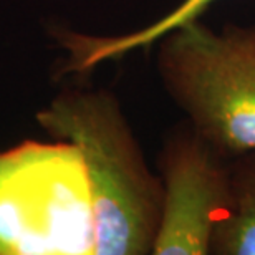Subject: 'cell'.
<instances>
[{
    "instance_id": "1",
    "label": "cell",
    "mask_w": 255,
    "mask_h": 255,
    "mask_svg": "<svg viewBox=\"0 0 255 255\" xmlns=\"http://www.w3.org/2000/svg\"><path fill=\"white\" fill-rule=\"evenodd\" d=\"M38 121L85 157L95 192V254H151L162 182L146 166L118 101L106 91H71L40 113Z\"/></svg>"
},
{
    "instance_id": "2",
    "label": "cell",
    "mask_w": 255,
    "mask_h": 255,
    "mask_svg": "<svg viewBox=\"0 0 255 255\" xmlns=\"http://www.w3.org/2000/svg\"><path fill=\"white\" fill-rule=\"evenodd\" d=\"M156 43L162 85L192 129L229 159L255 149V22L214 30L197 18Z\"/></svg>"
},
{
    "instance_id": "3",
    "label": "cell",
    "mask_w": 255,
    "mask_h": 255,
    "mask_svg": "<svg viewBox=\"0 0 255 255\" xmlns=\"http://www.w3.org/2000/svg\"><path fill=\"white\" fill-rule=\"evenodd\" d=\"M95 192L73 142L0 154V255L95 254Z\"/></svg>"
},
{
    "instance_id": "4",
    "label": "cell",
    "mask_w": 255,
    "mask_h": 255,
    "mask_svg": "<svg viewBox=\"0 0 255 255\" xmlns=\"http://www.w3.org/2000/svg\"><path fill=\"white\" fill-rule=\"evenodd\" d=\"M229 161L187 121L172 132L159 154L162 211L151 254L209 255L231 199Z\"/></svg>"
},
{
    "instance_id": "5",
    "label": "cell",
    "mask_w": 255,
    "mask_h": 255,
    "mask_svg": "<svg viewBox=\"0 0 255 255\" xmlns=\"http://www.w3.org/2000/svg\"><path fill=\"white\" fill-rule=\"evenodd\" d=\"M229 207L216 224L209 255H255V149L229 161Z\"/></svg>"
},
{
    "instance_id": "6",
    "label": "cell",
    "mask_w": 255,
    "mask_h": 255,
    "mask_svg": "<svg viewBox=\"0 0 255 255\" xmlns=\"http://www.w3.org/2000/svg\"><path fill=\"white\" fill-rule=\"evenodd\" d=\"M217 0H182V2L167 12L164 17L152 22L144 28L121 37H86V35H70L66 45L71 50V60L68 70L85 71L91 70L106 60L120 58L132 50L149 47L157 40L169 33L171 30L197 20L202 13Z\"/></svg>"
}]
</instances>
